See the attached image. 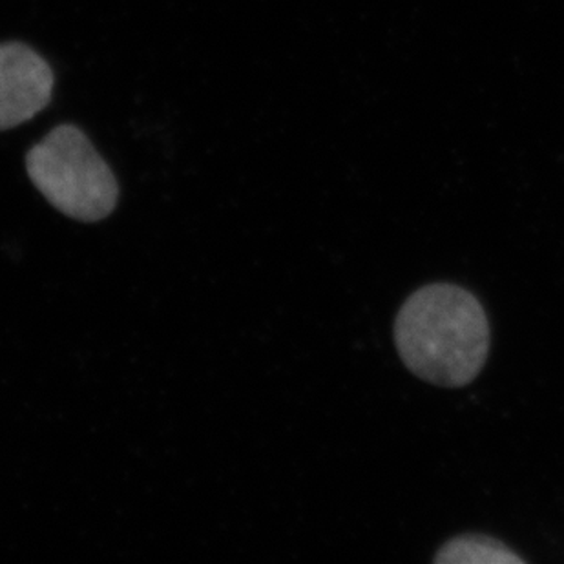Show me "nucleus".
<instances>
[{
  "instance_id": "1",
  "label": "nucleus",
  "mask_w": 564,
  "mask_h": 564,
  "mask_svg": "<svg viewBox=\"0 0 564 564\" xmlns=\"http://www.w3.org/2000/svg\"><path fill=\"white\" fill-rule=\"evenodd\" d=\"M393 338L405 369L438 388H466L490 357L488 314L457 283H427L410 294L394 318Z\"/></svg>"
},
{
  "instance_id": "2",
  "label": "nucleus",
  "mask_w": 564,
  "mask_h": 564,
  "mask_svg": "<svg viewBox=\"0 0 564 564\" xmlns=\"http://www.w3.org/2000/svg\"><path fill=\"white\" fill-rule=\"evenodd\" d=\"M28 176L68 218L96 224L118 205V180L90 139L74 124H59L26 154Z\"/></svg>"
},
{
  "instance_id": "3",
  "label": "nucleus",
  "mask_w": 564,
  "mask_h": 564,
  "mask_svg": "<svg viewBox=\"0 0 564 564\" xmlns=\"http://www.w3.org/2000/svg\"><path fill=\"white\" fill-rule=\"evenodd\" d=\"M54 72L24 43L0 44V132L26 123L48 107Z\"/></svg>"
},
{
  "instance_id": "4",
  "label": "nucleus",
  "mask_w": 564,
  "mask_h": 564,
  "mask_svg": "<svg viewBox=\"0 0 564 564\" xmlns=\"http://www.w3.org/2000/svg\"><path fill=\"white\" fill-rule=\"evenodd\" d=\"M437 564H522L527 561L499 539L486 533H463L442 544L433 555Z\"/></svg>"
}]
</instances>
